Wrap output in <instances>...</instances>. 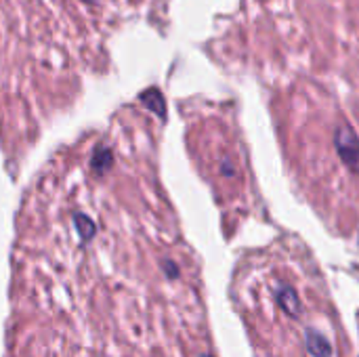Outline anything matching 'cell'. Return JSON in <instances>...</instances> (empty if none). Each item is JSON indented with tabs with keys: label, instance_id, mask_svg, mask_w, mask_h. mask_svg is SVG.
<instances>
[{
	"label": "cell",
	"instance_id": "cell-2",
	"mask_svg": "<svg viewBox=\"0 0 359 357\" xmlns=\"http://www.w3.org/2000/svg\"><path fill=\"white\" fill-rule=\"evenodd\" d=\"M204 154V168L208 173V179L212 183V187L217 191H221V196L225 198H236V196H244L246 189V158H244V149L240 147V141L229 139L227 130L223 135L221 130V139L219 141H208L200 147Z\"/></svg>",
	"mask_w": 359,
	"mask_h": 357
},
{
	"label": "cell",
	"instance_id": "cell-1",
	"mask_svg": "<svg viewBox=\"0 0 359 357\" xmlns=\"http://www.w3.org/2000/svg\"><path fill=\"white\" fill-rule=\"evenodd\" d=\"M130 0H0V101L25 126L97 72Z\"/></svg>",
	"mask_w": 359,
	"mask_h": 357
}]
</instances>
